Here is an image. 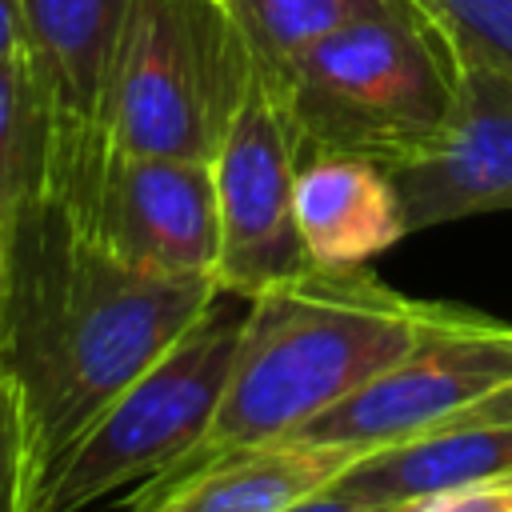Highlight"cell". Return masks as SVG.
Instances as JSON below:
<instances>
[{
  "label": "cell",
  "mask_w": 512,
  "mask_h": 512,
  "mask_svg": "<svg viewBox=\"0 0 512 512\" xmlns=\"http://www.w3.org/2000/svg\"><path fill=\"white\" fill-rule=\"evenodd\" d=\"M216 296L220 284L208 276H164L124 260L52 196L8 224L0 360L24 400L32 488Z\"/></svg>",
  "instance_id": "obj_1"
},
{
  "label": "cell",
  "mask_w": 512,
  "mask_h": 512,
  "mask_svg": "<svg viewBox=\"0 0 512 512\" xmlns=\"http://www.w3.org/2000/svg\"><path fill=\"white\" fill-rule=\"evenodd\" d=\"M512 476V420H464L356 456L332 488L356 500L404 504L424 492Z\"/></svg>",
  "instance_id": "obj_13"
},
{
  "label": "cell",
  "mask_w": 512,
  "mask_h": 512,
  "mask_svg": "<svg viewBox=\"0 0 512 512\" xmlns=\"http://www.w3.org/2000/svg\"><path fill=\"white\" fill-rule=\"evenodd\" d=\"M408 232L512 208V76L456 56V100L440 136L388 168Z\"/></svg>",
  "instance_id": "obj_9"
},
{
  "label": "cell",
  "mask_w": 512,
  "mask_h": 512,
  "mask_svg": "<svg viewBox=\"0 0 512 512\" xmlns=\"http://www.w3.org/2000/svg\"><path fill=\"white\" fill-rule=\"evenodd\" d=\"M448 40L452 56L484 60L512 76V0H408Z\"/></svg>",
  "instance_id": "obj_16"
},
{
  "label": "cell",
  "mask_w": 512,
  "mask_h": 512,
  "mask_svg": "<svg viewBox=\"0 0 512 512\" xmlns=\"http://www.w3.org/2000/svg\"><path fill=\"white\" fill-rule=\"evenodd\" d=\"M216 4H228V0H216Z\"/></svg>",
  "instance_id": "obj_23"
},
{
  "label": "cell",
  "mask_w": 512,
  "mask_h": 512,
  "mask_svg": "<svg viewBox=\"0 0 512 512\" xmlns=\"http://www.w3.org/2000/svg\"><path fill=\"white\" fill-rule=\"evenodd\" d=\"M396 508L400 504H376V500L344 496V492H336L328 484V488H320V492H312V496H304V500H296V504H288L280 512H396Z\"/></svg>",
  "instance_id": "obj_19"
},
{
  "label": "cell",
  "mask_w": 512,
  "mask_h": 512,
  "mask_svg": "<svg viewBox=\"0 0 512 512\" xmlns=\"http://www.w3.org/2000/svg\"><path fill=\"white\" fill-rule=\"evenodd\" d=\"M504 384H512V324L432 304L404 356L292 436L364 456L456 424L472 404Z\"/></svg>",
  "instance_id": "obj_6"
},
{
  "label": "cell",
  "mask_w": 512,
  "mask_h": 512,
  "mask_svg": "<svg viewBox=\"0 0 512 512\" xmlns=\"http://www.w3.org/2000/svg\"><path fill=\"white\" fill-rule=\"evenodd\" d=\"M428 308V300H408L388 288L368 264H308L264 288L244 308L232 372L208 432L164 472H184L200 460L300 432L404 356Z\"/></svg>",
  "instance_id": "obj_2"
},
{
  "label": "cell",
  "mask_w": 512,
  "mask_h": 512,
  "mask_svg": "<svg viewBox=\"0 0 512 512\" xmlns=\"http://www.w3.org/2000/svg\"><path fill=\"white\" fill-rule=\"evenodd\" d=\"M244 308V296L220 288L204 316L44 468L24 512H84L188 456L224 396Z\"/></svg>",
  "instance_id": "obj_4"
},
{
  "label": "cell",
  "mask_w": 512,
  "mask_h": 512,
  "mask_svg": "<svg viewBox=\"0 0 512 512\" xmlns=\"http://www.w3.org/2000/svg\"><path fill=\"white\" fill-rule=\"evenodd\" d=\"M296 228L316 268H364L372 256L408 236L392 172L348 152L300 156Z\"/></svg>",
  "instance_id": "obj_12"
},
{
  "label": "cell",
  "mask_w": 512,
  "mask_h": 512,
  "mask_svg": "<svg viewBox=\"0 0 512 512\" xmlns=\"http://www.w3.org/2000/svg\"><path fill=\"white\" fill-rule=\"evenodd\" d=\"M396 512H512V476L448 484L416 500H404Z\"/></svg>",
  "instance_id": "obj_18"
},
{
  "label": "cell",
  "mask_w": 512,
  "mask_h": 512,
  "mask_svg": "<svg viewBox=\"0 0 512 512\" xmlns=\"http://www.w3.org/2000/svg\"><path fill=\"white\" fill-rule=\"evenodd\" d=\"M464 420H512V384H504L500 392H488L480 404H472L456 424Z\"/></svg>",
  "instance_id": "obj_21"
},
{
  "label": "cell",
  "mask_w": 512,
  "mask_h": 512,
  "mask_svg": "<svg viewBox=\"0 0 512 512\" xmlns=\"http://www.w3.org/2000/svg\"><path fill=\"white\" fill-rule=\"evenodd\" d=\"M80 224L140 268L216 280L220 208L212 160L116 152L100 200Z\"/></svg>",
  "instance_id": "obj_10"
},
{
  "label": "cell",
  "mask_w": 512,
  "mask_h": 512,
  "mask_svg": "<svg viewBox=\"0 0 512 512\" xmlns=\"http://www.w3.org/2000/svg\"><path fill=\"white\" fill-rule=\"evenodd\" d=\"M52 128L24 64V52L0 60V224L48 196Z\"/></svg>",
  "instance_id": "obj_15"
},
{
  "label": "cell",
  "mask_w": 512,
  "mask_h": 512,
  "mask_svg": "<svg viewBox=\"0 0 512 512\" xmlns=\"http://www.w3.org/2000/svg\"><path fill=\"white\" fill-rule=\"evenodd\" d=\"M296 164L288 120L256 76L212 156L220 208L216 284L224 292L252 300L312 264L296 228Z\"/></svg>",
  "instance_id": "obj_8"
},
{
  "label": "cell",
  "mask_w": 512,
  "mask_h": 512,
  "mask_svg": "<svg viewBox=\"0 0 512 512\" xmlns=\"http://www.w3.org/2000/svg\"><path fill=\"white\" fill-rule=\"evenodd\" d=\"M252 80L224 4L132 0L112 96L116 152L212 160Z\"/></svg>",
  "instance_id": "obj_5"
},
{
  "label": "cell",
  "mask_w": 512,
  "mask_h": 512,
  "mask_svg": "<svg viewBox=\"0 0 512 512\" xmlns=\"http://www.w3.org/2000/svg\"><path fill=\"white\" fill-rule=\"evenodd\" d=\"M396 0H228V16L252 56V68L272 84L324 36L384 12Z\"/></svg>",
  "instance_id": "obj_14"
},
{
  "label": "cell",
  "mask_w": 512,
  "mask_h": 512,
  "mask_svg": "<svg viewBox=\"0 0 512 512\" xmlns=\"http://www.w3.org/2000/svg\"><path fill=\"white\" fill-rule=\"evenodd\" d=\"M360 452L280 436L160 472L136 484L124 512H280L328 488Z\"/></svg>",
  "instance_id": "obj_11"
},
{
  "label": "cell",
  "mask_w": 512,
  "mask_h": 512,
  "mask_svg": "<svg viewBox=\"0 0 512 512\" xmlns=\"http://www.w3.org/2000/svg\"><path fill=\"white\" fill-rule=\"evenodd\" d=\"M132 0H24V64L52 128L48 196L88 220L108 164L112 96Z\"/></svg>",
  "instance_id": "obj_7"
},
{
  "label": "cell",
  "mask_w": 512,
  "mask_h": 512,
  "mask_svg": "<svg viewBox=\"0 0 512 512\" xmlns=\"http://www.w3.org/2000/svg\"><path fill=\"white\" fill-rule=\"evenodd\" d=\"M24 40V0H0V60L16 56Z\"/></svg>",
  "instance_id": "obj_20"
},
{
  "label": "cell",
  "mask_w": 512,
  "mask_h": 512,
  "mask_svg": "<svg viewBox=\"0 0 512 512\" xmlns=\"http://www.w3.org/2000/svg\"><path fill=\"white\" fill-rule=\"evenodd\" d=\"M296 140V156L348 152L396 168L424 152L456 100V56L408 0L356 20L272 84H264Z\"/></svg>",
  "instance_id": "obj_3"
},
{
  "label": "cell",
  "mask_w": 512,
  "mask_h": 512,
  "mask_svg": "<svg viewBox=\"0 0 512 512\" xmlns=\"http://www.w3.org/2000/svg\"><path fill=\"white\" fill-rule=\"evenodd\" d=\"M4 272H8V228L0 224V296H4Z\"/></svg>",
  "instance_id": "obj_22"
},
{
  "label": "cell",
  "mask_w": 512,
  "mask_h": 512,
  "mask_svg": "<svg viewBox=\"0 0 512 512\" xmlns=\"http://www.w3.org/2000/svg\"><path fill=\"white\" fill-rule=\"evenodd\" d=\"M32 492L28 416L12 372L0 360V512H24Z\"/></svg>",
  "instance_id": "obj_17"
}]
</instances>
